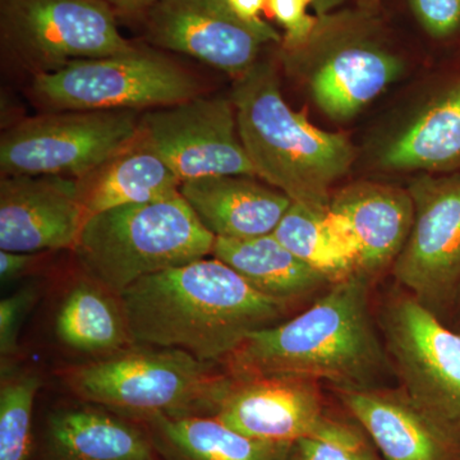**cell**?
I'll use <instances>...</instances> for the list:
<instances>
[{
	"mask_svg": "<svg viewBox=\"0 0 460 460\" xmlns=\"http://www.w3.org/2000/svg\"><path fill=\"white\" fill-rule=\"evenodd\" d=\"M133 344L222 363L289 305L257 292L220 260H198L136 281L119 296Z\"/></svg>",
	"mask_w": 460,
	"mask_h": 460,
	"instance_id": "1",
	"label": "cell"
},
{
	"mask_svg": "<svg viewBox=\"0 0 460 460\" xmlns=\"http://www.w3.org/2000/svg\"><path fill=\"white\" fill-rule=\"evenodd\" d=\"M371 278L354 271L305 313L257 330L224 361L233 377L286 375L339 390L375 387L390 361L370 310Z\"/></svg>",
	"mask_w": 460,
	"mask_h": 460,
	"instance_id": "2",
	"label": "cell"
},
{
	"mask_svg": "<svg viewBox=\"0 0 460 460\" xmlns=\"http://www.w3.org/2000/svg\"><path fill=\"white\" fill-rule=\"evenodd\" d=\"M230 100L257 177L295 204L328 211L332 184L349 172L356 156L347 136L323 131L293 111L270 63L257 62L241 75Z\"/></svg>",
	"mask_w": 460,
	"mask_h": 460,
	"instance_id": "3",
	"label": "cell"
},
{
	"mask_svg": "<svg viewBox=\"0 0 460 460\" xmlns=\"http://www.w3.org/2000/svg\"><path fill=\"white\" fill-rule=\"evenodd\" d=\"M63 381L81 402L141 422L153 416H215L233 376L220 363L183 350L132 344L68 368Z\"/></svg>",
	"mask_w": 460,
	"mask_h": 460,
	"instance_id": "4",
	"label": "cell"
},
{
	"mask_svg": "<svg viewBox=\"0 0 460 460\" xmlns=\"http://www.w3.org/2000/svg\"><path fill=\"white\" fill-rule=\"evenodd\" d=\"M215 239L177 193L90 215L72 251L87 278L119 296L142 278L210 256Z\"/></svg>",
	"mask_w": 460,
	"mask_h": 460,
	"instance_id": "5",
	"label": "cell"
},
{
	"mask_svg": "<svg viewBox=\"0 0 460 460\" xmlns=\"http://www.w3.org/2000/svg\"><path fill=\"white\" fill-rule=\"evenodd\" d=\"M33 98L58 111H140L199 95L198 80L168 58L135 47L115 56L75 60L32 77Z\"/></svg>",
	"mask_w": 460,
	"mask_h": 460,
	"instance_id": "6",
	"label": "cell"
},
{
	"mask_svg": "<svg viewBox=\"0 0 460 460\" xmlns=\"http://www.w3.org/2000/svg\"><path fill=\"white\" fill-rule=\"evenodd\" d=\"M0 44L3 58L32 77L135 48L107 0H0Z\"/></svg>",
	"mask_w": 460,
	"mask_h": 460,
	"instance_id": "7",
	"label": "cell"
},
{
	"mask_svg": "<svg viewBox=\"0 0 460 460\" xmlns=\"http://www.w3.org/2000/svg\"><path fill=\"white\" fill-rule=\"evenodd\" d=\"M140 136L132 111H58L21 120L0 137V172L84 177Z\"/></svg>",
	"mask_w": 460,
	"mask_h": 460,
	"instance_id": "8",
	"label": "cell"
},
{
	"mask_svg": "<svg viewBox=\"0 0 460 460\" xmlns=\"http://www.w3.org/2000/svg\"><path fill=\"white\" fill-rule=\"evenodd\" d=\"M381 321L402 393L460 447V332L408 293L387 302Z\"/></svg>",
	"mask_w": 460,
	"mask_h": 460,
	"instance_id": "9",
	"label": "cell"
},
{
	"mask_svg": "<svg viewBox=\"0 0 460 460\" xmlns=\"http://www.w3.org/2000/svg\"><path fill=\"white\" fill-rule=\"evenodd\" d=\"M413 223L392 265L408 295L438 314L460 287V174L411 183Z\"/></svg>",
	"mask_w": 460,
	"mask_h": 460,
	"instance_id": "10",
	"label": "cell"
},
{
	"mask_svg": "<svg viewBox=\"0 0 460 460\" xmlns=\"http://www.w3.org/2000/svg\"><path fill=\"white\" fill-rule=\"evenodd\" d=\"M140 135L181 181L215 175L257 177L239 138L232 100L199 95L150 109L140 118Z\"/></svg>",
	"mask_w": 460,
	"mask_h": 460,
	"instance_id": "11",
	"label": "cell"
},
{
	"mask_svg": "<svg viewBox=\"0 0 460 460\" xmlns=\"http://www.w3.org/2000/svg\"><path fill=\"white\" fill-rule=\"evenodd\" d=\"M145 17V36L154 47L195 58L241 77L257 63L268 42L280 35L265 21L246 22L226 0H160Z\"/></svg>",
	"mask_w": 460,
	"mask_h": 460,
	"instance_id": "12",
	"label": "cell"
},
{
	"mask_svg": "<svg viewBox=\"0 0 460 460\" xmlns=\"http://www.w3.org/2000/svg\"><path fill=\"white\" fill-rule=\"evenodd\" d=\"M87 215L74 178L8 175L0 181V250H74Z\"/></svg>",
	"mask_w": 460,
	"mask_h": 460,
	"instance_id": "13",
	"label": "cell"
},
{
	"mask_svg": "<svg viewBox=\"0 0 460 460\" xmlns=\"http://www.w3.org/2000/svg\"><path fill=\"white\" fill-rule=\"evenodd\" d=\"M214 417L247 438L288 444L326 419L316 381L286 375L233 377Z\"/></svg>",
	"mask_w": 460,
	"mask_h": 460,
	"instance_id": "14",
	"label": "cell"
},
{
	"mask_svg": "<svg viewBox=\"0 0 460 460\" xmlns=\"http://www.w3.org/2000/svg\"><path fill=\"white\" fill-rule=\"evenodd\" d=\"M42 454L45 460H155L156 456L144 423L86 402L50 411Z\"/></svg>",
	"mask_w": 460,
	"mask_h": 460,
	"instance_id": "15",
	"label": "cell"
},
{
	"mask_svg": "<svg viewBox=\"0 0 460 460\" xmlns=\"http://www.w3.org/2000/svg\"><path fill=\"white\" fill-rule=\"evenodd\" d=\"M252 178H198L181 181L180 193L215 237L243 239L271 234L292 199Z\"/></svg>",
	"mask_w": 460,
	"mask_h": 460,
	"instance_id": "16",
	"label": "cell"
},
{
	"mask_svg": "<svg viewBox=\"0 0 460 460\" xmlns=\"http://www.w3.org/2000/svg\"><path fill=\"white\" fill-rule=\"evenodd\" d=\"M339 398L386 460H453L459 449L402 392L339 390Z\"/></svg>",
	"mask_w": 460,
	"mask_h": 460,
	"instance_id": "17",
	"label": "cell"
},
{
	"mask_svg": "<svg viewBox=\"0 0 460 460\" xmlns=\"http://www.w3.org/2000/svg\"><path fill=\"white\" fill-rule=\"evenodd\" d=\"M330 210L349 226L359 251L357 271L372 278L392 266L401 253L413 223L414 205L410 192L358 183L332 198Z\"/></svg>",
	"mask_w": 460,
	"mask_h": 460,
	"instance_id": "18",
	"label": "cell"
},
{
	"mask_svg": "<svg viewBox=\"0 0 460 460\" xmlns=\"http://www.w3.org/2000/svg\"><path fill=\"white\" fill-rule=\"evenodd\" d=\"M87 215L146 204L180 193L181 181L141 135L128 147L75 180Z\"/></svg>",
	"mask_w": 460,
	"mask_h": 460,
	"instance_id": "19",
	"label": "cell"
},
{
	"mask_svg": "<svg viewBox=\"0 0 460 460\" xmlns=\"http://www.w3.org/2000/svg\"><path fill=\"white\" fill-rule=\"evenodd\" d=\"M402 71L398 58L356 42L332 51L321 63L310 87L314 102L332 119L347 120L377 98Z\"/></svg>",
	"mask_w": 460,
	"mask_h": 460,
	"instance_id": "20",
	"label": "cell"
},
{
	"mask_svg": "<svg viewBox=\"0 0 460 460\" xmlns=\"http://www.w3.org/2000/svg\"><path fill=\"white\" fill-rule=\"evenodd\" d=\"M211 256L238 272L257 292L287 305L335 283L290 252L272 233L243 239L217 237Z\"/></svg>",
	"mask_w": 460,
	"mask_h": 460,
	"instance_id": "21",
	"label": "cell"
},
{
	"mask_svg": "<svg viewBox=\"0 0 460 460\" xmlns=\"http://www.w3.org/2000/svg\"><path fill=\"white\" fill-rule=\"evenodd\" d=\"M163 460H292L295 444L256 440L214 416L141 420Z\"/></svg>",
	"mask_w": 460,
	"mask_h": 460,
	"instance_id": "22",
	"label": "cell"
},
{
	"mask_svg": "<svg viewBox=\"0 0 460 460\" xmlns=\"http://www.w3.org/2000/svg\"><path fill=\"white\" fill-rule=\"evenodd\" d=\"M54 332L66 349L93 359L132 345L119 296L90 278L75 281L60 301Z\"/></svg>",
	"mask_w": 460,
	"mask_h": 460,
	"instance_id": "23",
	"label": "cell"
},
{
	"mask_svg": "<svg viewBox=\"0 0 460 460\" xmlns=\"http://www.w3.org/2000/svg\"><path fill=\"white\" fill-rule=\"evenodd\" d=\"M392 171H453L460 166V81L445 91L384 148Z\"/></svg>",
	"mask_w": 460,
	"mask_h": 460,
	"instance_id": "24",
	"label": "cell"
},
{
	"mask_svg": "<svg viewBox=\"0 0 460 460\" xmlns=\"http://www.w3.org/2000/svg\"><path fill=\"white\" fill-rule=\"evenodd\" d=\"M272 234L302 261L343 279L357 271L358 247L343 217L334 211H316L304 205L289 206Z\"/></svg>",
	"mask_w": 460,
	"mask_h": 460,
	"instance_id": "25",
	"label": "cell"
},
{
	"mask_svg": "<svg viewBox=\"0 0 460 460\" xmlns=\"http://www.w3.org/2000/svg\"><path fill=\"white\" fill-rule=\"evenodd\" d=\"M42 385L35 371L3 368L0 384V460H27L36 394Z\"/></svg>",
	"mask_w": 460,
	"mask_h": 460,
	"instance_id": "26",
	"label": "cell"
},
{
	"mask_svg": "<svg viewBox=\"0 0 460 460\" xmlns=\"http://www.w3.org/2000/svg\"><path fill=\"white\" fill-rule=\"evenodd\" d=\"M292 460H377L358 429L326 417L316 431L295 443Z\"/></svg>",
	"mask_w": 460,
	"mask_h": 460,
	"instance_id": "27",
	"label": "cell"
},
{
	"mask_svg": "<svg viewBox=\"0 0 460 460\" xmlns=\"http://www.w3.org/2000/svg\"><path fill=\"white\" fill-rule=\"evenodd\" d=\"M313 0H268L266 8L286 30L283 44L288 51L302 49L310 39L316 21L308 16V5Z\"/></svg>",
	"mask_w": 460,
	"mask_h": 460,
	"instance_id": "28",
	"label": "cell"
},
{
	"mask_svg": "<svg viewBox=\"0 0 460 460\" xmlns=\"http://www.w3.org/2000/svg\"><path fill=\"white\" fill-rule=\"evenodd\" d=\"M38 296V287L31 284L0 302V354L3 359L17 352L21 328Z\"/></svg>",
	"mask_w": 460,
	"mask_h": 460,
	"instance_id": "29",
	"label": "cell"
},
{
	"mask_svg": "<svg viewBox=\"0 0 460 460\" xmlns=\"http://www.w3.org/2000/svg\"><path fill=\"white\" fill-rule=\"evenodd\" d=\"M411 5L426 31L438 38L460 25V0H411Z\"/></svg>",
	"mask_w": 460,
	"mask_h": 460,
	"instance_id": "30",
	"label": "cell"
},
{
	"mask_svg": "<svg viewBox=\"0 0 460 460\" xmlns=\"http://www.w3.org/2000/svg\"><path fill=\"white\" fill-rule=\"evenodd\" d=\"M40 261V253L0 251V278L3 283L16 280L31 271Z\"/></svg>",
	"mask_w": 460,
	"mask_h": 460,
	"instance_id": "31",
	"label": "cell"
},
{
	"mask_svg": "<svg viewBox=\"0 0 460 460\" xmlns=\"http://www.w3.org/2000/svg\"><path fill=\"white\" fill-rule=\"evenodd\" d=\"M229 8L235 16L246 22H259L261 21L260 13L266 7L268 0H226Z\"/></svg>",
	"mask_w": 460,
	"mask_h": 460,
	"instance_id": "32",
	"label": "cell"
},
{
	"mask_svg": "<svg viewBox=\"0 0 460 460\" xmlns=\"http://www.w3.org/2000/svg\"><path fill=\"white\" fill-rule=\"evenodd\" d=\"M107 2L111 7L124 14H131V16L142 14L144 16L148 9L153 8L160 0H107Z\"/></svg>",
	"mask_w": 460,
	"mask_h": 460,
	"instance_id": "33",
	"label": "cell"
},
{
	"mask_svg": "<svg viewBox=\"0 0 460 460\" xmlns=\"http://www.w3.org/2000/svg\"><path fill=\"white\" fill-rule=\"evenodd\" d=\"M347 0H313V5L319 16H325L332 9L343 4Z\"/></svg>",
	"mask_w": 460,
	"mask_h": 460,
	"instance_id": "34",
	"label": "cell"
},
{
	"mask_svg": "<svg viewBox=\"0 0 460 460\" xmlns=\"http://www.w3.org/2000/svg\"><path fill=\"white\" fill-rule=\"evenodd\" d=\"M363 9H375L377 7L378 0H359Z\"/></svg>",
	"mask_w": 460,
	"mask_h": 460,
	"instance_id": "35",
	"label": "cell"
},
{
	"mask_svg": "<svg viewBox=\"0 0 460 460\" xmlns=\"http://www.w3.org/2000/svg\"><path fill=\"white\" fill-rule=\"evenodd\" d=\"M453 305H456V307H458V313L460 314V287H459L458 292H456V299H454Z\"/></svg>",
	"mask_w": 460,
	"mask_h": 460,
	"instance_id": "36",
	"label": "cell"
}]
</instances>
